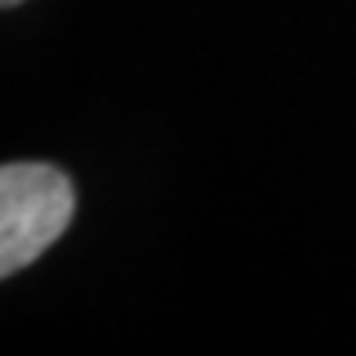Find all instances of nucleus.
<instances>
[{"label": "nucleus", "mask_w": 356, "mask_h": 356, "mask_svg": "<svg viewBox=\"0 0 356 356\" xmlns=\"http://www.w3.org/2000/svg\"><path fill=\"white\" fill-rule=\"evenodd\" d=\"M73 211L76 189L62 168L44 160L0 168V277L33 266L70 229Z\"/></svg>", "instance_id": "1"}, {"label": "nucleus", "mask_w": 356, "mask_h": 356, "mask_svg": "<svg viewBox=\"0 0 356 356\" xmlns=\"http://www.w3.org/2000/svg\"><path fill=\"white\" fill-rule=\"evenodd\" d=\"M0 4H4V8H15V4H22V0H0Z\"/></svg>", "instance_id": "2"}]
</instances>
